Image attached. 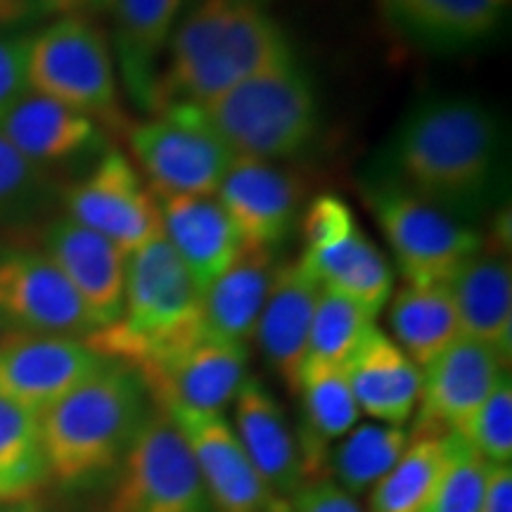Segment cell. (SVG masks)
Returning a JSON list of instances; mask_svg holds the SVG:
<instances>
[{
	"mask_svg": "<svg viewBox=\"0 0 512 512\" xmlns=\"http://www.w3.org/2000/svg\"><path fill=\"white\" fill-rule=\"evenodd\" d=\"M150 110L202 105L266 69L294 60L287 34L264 0H200L169 38Z\"/></svg>",
	"mask_w": 512,
	"mask_h": 512,
	"instance_id": "6da1fadb",
	"label": "cell"
},
{
	"mask_svg": "<svg viewBox=\"0 0 512 512\" xmlns=\"http://www.w3.org/2000/svg\"><path fill=\"white\" fill-rule=\"evenodd\" d=\"M147 413V389L138 370L107 358L36 415L48 475L60 484H83L110 472L124 460Z\"/></svg>",
	"mask_w": 512,
	"mask_h": 512,
	"instance_id": "7a4b0ae2",
	"label": "cell"
},
{
	"mask_svg": "<svg viewBox=\"0 0 512 512\" xmlns=\"http://www.w3.org/2000/svg\"><path fill=\"white\" fill-rule=\"evenodd\" d=\"M498 162V124L472 100H439L411 114L396 140L403 188L437 207L472 204Z\"/></svg>",
	"mask_w": 512,
	"mask_h": 512,
	"instance_id": "3957f363",
	"label": "cell"
},
{
	"mask_svg": "<svg viewBox=\"0 0 512 512\" xmlns=\"http://www.w3.org/2000/svg\"><path fill=\"white\" fill-rule=\"evenodd\" d=\"M202 292L162 233L126 254L124 313L86 337L110 361L136 368L202 330Z\"/></svg>",
	"mask_w": 512,
	"mask_h": 512,
	"instance_id": "277c9868",
	"label": "cell"
},
{
	"mask_svg": "<svg viewBox=\"0 0 512 512\" xmlns=\"http://www.w3.org/2000/svg\"><path fill=\"white\" fill-rule=\"evenodd\" d=\"M200 107L235 157L264 162L294 157L318 128L316 95L297 60L249 76Z\"/></svg>",
	"mask_w": 512,
	"mask_h": 512,
	"instance_id": "5b68a950",
	"label": "cell"
},
{
	"mask_svg": "<svg viewBox=\"0 0 512 512\" xmlns=\"http://www.w3.org/2000/svg\"><path fill=\"white\" fill-rule=\"evenodd\" d=\"M27 86L93 121H121L110 43L88 17H60L29 38Z\"/></svg>",
	"mask_w": 512,
	"mask_h": 512,
	"instance_id": "8992f818",
	"label": "cell"
},
{
	"mask_svg": "<svg viewBox=\"0 0 512 512\" xmlns=\"http://www.w3.org/2000/svg\"><path fill=\"white\" fill-rule=\"evenodd\" d=\"M131 152L157 197L216 195L235 155L195 102H174L131 131Z\"/></svg>",
	"mask_w": 512,
	"mask_h": 512,
	"instance_id": "52a82bcc",
	"label": "cell"
},
{
	"mask_svg": "<svg viewBox=\"0 0 512 512\" xmlns=\"http://www.w3.org/2000/svg\"><path fill=\"white\" fill-rule=\"evenodd\" d=\"M107 512H214L188 441L152 408L124 456Z\"/></svg>",
	"mask_w": 512,
	"mask_h": 512,
	"instance_id": "ba28073f",
	"label": "cell"
},
{
	"mask_svg": "<svg viewBox=\"0 0 512 512\" xmlns=\"http://www.w3.org/2000/svg\"><path fill=\"white\" fill-rule=\"evenodd\" d=\"M368 204L408 285H446L482 247L475 230L403 185H382L370 192Z\"/></svg>",
	"mask_w": 512,
	"mask_h": 512,
	"instance_id": "9c48e42d",
	"label": "cell"
},
{
	"mask_svg": "<svg viewBox=\"0 0 512 512\" xmlns=\"http://www.w3.org/2000/svg\"><path fill=\"white\" fill-rule=\"evenodd\" d=\"M147 396L162 411L221 415L247 380V347L204 328L136 366Z\"/></svg>",
	"mask_w": 512,
	"mask_h": 512,
	"instance_id": "30bf717a",
	"label": "cell"
},
{
	"mask_svg": "<svg viewBox=\"0 0 512 512\" xmlns=\"http://www.w3.org/2000/svg\"><path fill=\"white\" fill-rule=\"evenodd\" d=\"M0 320L34 335L86 339L98 330L67 275L38 249H0Z\"/></svg>",
	"mask_w": 512,
	"mask_h": 512,
	"instance_id": "8fae6325",
	"label": "cell"
},
{
	"mask_svg": "<svg viewBox=\"0 0 512 512\" xmlns=\"http://www.w3.org/2000/svg\"><path fill=\"white\" fill-rule=\"evenodd\" d=\"M69 219L133 252L162 233L159 202L121 152H107L100 164L64 192Z\"/></svg>",
	"mask_w": 512,
	"mask_h": 512,
	"instance_id": "7c38bea8",
	"label": "cell"
},
{
	"mask_svg": "<svg viewBox=\"0 0 512 512\" xmlns=\"http://www.w3.org/2000/svg\"><path fill=\"white\" fill-rule=\"evenodd\" d=\"M505 366L508 361L489 344L460 335L432 363L420 368L415 437H444L463 430L505 375Z\"/></svg>",
	"mask_w": 512,
	"mask_h": 512,
	"instance_id": "4fadbf2b",
	"label": "cell"
},
{
	"mask_svg": "<svg viewBox=\"0 0 512 512\" xmlns=\"http://www.w3.org/2000/svg\"><path fill=\"white\" fill-rule=\"evenodd\" d=\"M105 361L86 339L12 332L0 337V396L38 415Z\"/></svg>",
	"mask_w": 512,
	"mask_h": 512,
	"instance_id": "5bb4252c",
	"label": "cell"
},
{
	"mask_svg": "<svg viewBox=\"0 0 512 512\" xmlns=\"http://www.w3.org/2000/svg\"><path fill=\"white\" fill-rule=\"evenodd\" d=\"M188 441L214 512H292L275 498L249 463L238 434L223 415L166 411Z\"/></svg>",
	"mask_w": 512,
	"mask_h": 512,
	"instance_id": "9a60e30c",
	"label": "cell"
},
{
	"mask_svg": "<svg viewBox=\"0 0 512 512\" xmlns=\"http://www.w3.org/2000/svg\"><path fill=\"white\" fill-rule=\"evenodd\" d=\"M216 200L245 245L271 249L290 235L304 200V183L273 162L235 157Z\"/></svg>",
	"mask_w": 512,
	"mask_h": 512,
	"instance_id": "2e32d148",
	"label": "cell"
},
{
	"mask_svg": "<svg viewBox=\"0 0 512 512\" xmlns=\"http://www.w3.org/2000/svg\"><path fill=\"white\" fill-rule=\"evenodd\" d=\"M43 245L81 297L95 328L117 323L124 313L126 252L69 216L50 223Z\"/></svg>",
	"mask_w": 512,
	"mask_h": 512,
	"instance_id": "e0dca14e",
	"label": "cell"
},
{
	"mask_svg": "<svg viewBox=\"0 0 512 512\" xmlns=\"http://www.w3.org/2000/svg\"><path fill=\"white\" fill-rule=\"evenodd\" d=\"M358 411L382 425L403 427L420 399V368L373 323L342 366Z\"/></svg>",
	"mask_w": 512,
	"mask_h": 512,
	"instance_id": "ac0fdd59",
	"label": "cell"
},
{
	"mask_svg": "<svg viewBox=\"0 0 512 512\" xmlns=\"http://www.w3.org/2000/svg\"><path fill=\"white\" fill-rule=\"evenodd\" d=\"M235 422V434L256 475L275 498L292 503V498L306 486L299 446L280 403L254 377H247L235 396Z\"/></svg>",
	"mask_w": 512,
	"mask_h": 512,
	"instance_id": "d6986e66",
	"label": "cell"
},
{
	"mask_svg": "<svg viewBox=\"0 0 512 512\" xmlns=\"http://www.w3.org/2000/svg\"><path fill=\"white\" fill-rule=\"evenodd\" d=\"M157 202L162 235L204 292L233 264L245 242L216 195L157 197Z\"/></svg>",
	"mask_w": 512,
	"mask_h": 512,
	"instance_id": "ffe728a7",
	"label": "cell"
},
{
	"mask_svg": "<svg viewBox=\"0 0 512 512\" xmlns=\"http://www.w3.org/2000/svg\"><path fill=\"white\" fill-rule=\"evenodd\" d=\"M320 285L302 261L278 268L254 335L259 349L287 387L297 392L299 373L306 358V342Z\"/></svg>",
	"mask_w": 512,
	"mask_h": 512,
	"instance_id": "44dd1931",
	"label": "cell"
},
{
	"mask_svg": "<svg viewBox=\"0 0 512 512\" xmlns=\"http://www.w3.org/2000/svg\"><path fill=\"white\" fill-rule=\"evenodd\" d=\"M460 332L489 344L505 361L512 349V271L498 249L479 247L446 283Z\"/></svg>",
	"mask_w": 512,
	"mask_h": 512,
	"instance_id": "7402d4cb",
	"label": "cell"
},
{
	"mask_svg": "<svg viewBox=\"0 0 512 512\" xmlns=\"http://www.w3.org/2000/svg\"><path fill=\"white\" fill-rule=\"evenodd\" d=\"M278 268L268 247L245 245L235 261L202 292V328L233 344L254 337Z\"/></svg>",
	"mask_w": 512,
	"mask_h": 512,
	"instance_id": "603a6c76",
	"label": "cell"
},
{
	"mask_svg": "<svg viewBox=\"0 0 512 512\" xmlns=\"http://www.w3.org/2000/svg\"><path fill=\"white\" fill-rule=\"evenodd\" d=\"M0 136L41 169L86 155L102 140L98 124L86 114L31 91L0 121Z\"/></svg>",
	"mask_w": 512,
	"mask_h": 512,
	"instance_id": "cb8c5ba5",
	"label": "cell"
},
{
	"mask_svg": "<svg viewBox=\"0 0 512 512\" xmlns=\"http://www.w3.org/2000/svg\"><path fill=\"white\" fill-rule=\"evenodd\" d=\"M121 74L131 98L152 105L157 62L174 34L181 0H110Z\"/></svg>",
	"mask_w": 512,
	"mask_h": 512,
	"instance_id": "d4e9b609",
	"label": "cell"
},
{
	"mask_svg": "<svg viewBox=\"0 0 512 512\" xmlns=\"http://www.w3.org/2000/svg\"><path fill=\"white\" fill-rule=\"evenodd\" d=\"M297 392L302 394L304 408L302 437L297 446L304 479L309 482L328 463L330 446L354 430L361 411L339 366L306 363L299 373Z\"/></svg>",
	"mask_w": 512,
	"mask_h": 512,
	"instance_id": "484cf974",
	"label": "cell"
},
{
	"mask_svg": "<svg viewBox=\"0 0 512 512\" xmlns=\"http://www.w3.org/2000/svg\"><path fill=\"white\" fill-rule=\"evenodd\" d=\"M302 264L318 280L323 290L337 292L377 316L392 297V268L375 242L361 228H354L335 245L304 252Z\"/></svg>",
	"mask_w": 512,
	"mask_h": 512,
	"instance_id": "4316f807",
	"label": "cell"
},
{
	"mask_svg": "<svg viewBox=\"0 0 512 512\" xmlns=\"http://www.w3.org/2000/svg\"><path fill=\"white\" fill-rule=\"evenodd\" d=\"M384 17L434 46H470L496 31L510 0H377Z\"/></svg>",
	"mask_w": 512,
	"mask_h": 512,
	"instance_id": "83f0119b",
	"label": "cell"
},
{
	"mask_svg": "<svg viewBox=\"0 0 512 512\" xmlns=\"http://www.w3.org/2000/svg\"><path fill=\"white\" fill-rule=\"evenodd\" d=\"M389 325L394 342L418 368L463 335L446 285H403L392 297Z\"/></svg>",
	"mask_w": 512,
	"mask_h": 512,
	"instance_id": "f1b7e54d",
	"label": "cell"
},
{
	"mask_svg": "<svg viewBox=\"0 0 512 512\" xmlns=\"http://www.w3.org/2000/svg\"><path fill=\"white\" fill-rule=\"evenodd\" d=\"M48 479L38 418L0 396V505L27 501Z\"/></svg>",
	"mask_w": 512,
	"mask_h": 512,
	"instance_id": "f546056e",
	"label": "cell"
},
{
	"mask_svg": "<svg viewBox=\"0 0 512 512\" xmlns=\"http://www.w3.org/2000/svg\"><path fill=\"white\" fill-rule=\"evenodd\" d=\"M411 434L394 425H361L344 437L332 453L337 486L349 496H358L375 486L399 463Z\"/></svg>",
	"mask_w": 512,
	"mask_h": 512,
	"instance_id": "4dcf8cb0",
	"label": "cell"
},
{
	"mask_svg": "<svg viewBox=\"0 0 512 512\" xmlns=\"http://www.w3.org/2000/svg\"><path fill=\"white\" fill-rule=\"evenodd\" d=\"M444 460V437H415L392 470L373 486L370 512H420Z\"/></svg>",
	"mask_w": 512,
	"mask_h": 512,
	"instance_id": "1f68e13d",
	"label": "cell"
},
{
	"mask_svg": "<svg viewBox=\"0 0 512 512\" xmlns=\"http://www.w3.org/2000/svg\"><path fill=\"white\" fill-rule=\"evenodd\" d=\"M375 318L342 294L323 290L313 311L309 342H306L304 366H339L342 368L366 335Z\"/></svg>",
	"mask_w": 512,
	"mask_h": 512,
	"instance_id": "d6a6232c",
	"label": "cell"
},
{
	"mask_svg": "<svg viewBox=\"0 0 512 512\" xmlns=\"http://www.w3.org/2000/svg\"><path fill=\"white\" fill-rule=\"evenodd\" d=\"M489 463L460 434H444V460L420 512H479Z\"/></svg>",
	"mask_w": 512,
	"mask_h": 512,
	"instance_id": "836d02e7",
	"label": "cell"
},
{
	"mask_svg": "<svg viewBox=\"0 0 512 512\" xmlns=\"http://www.w3.org/2000/svg\"><path fill=\"white\" fill-rule=\"evenodd\" d=\"M467 444L489 465H510L512 460V384L505 373L475 415L460 432Z\"/></svg>",
	"mask_w": 512,
	"mask_h": 512,
	"instance_id": "e575fe53",
	"label": "cell"
},
{
	"mask_svg": "<svg viewBox=\"0 0 512 512\" xmlns=\"http://www.w3.org/2000/svg\"><path fill=\"white\" fill-rule=\"evenodd\" d=\"M46 174L0 136V216L29 211L46 192Z\"/></svg>",
	"mask_w": 512,
	"mask_h": 512,
	"instance_id": "d590c367",
	"label": "cell"
},
{
	"mask_svg": "<svg viewBox=\"0 0 512 512\" xmlns=\"http://www.w3.org/2000/svg\"><path fill=\"white\" fill-rule=\"evenodd\" d=\"M304 252L330 247L358 228L349 204L335 195H320L304 214Z\"/></svg>",
	"mask_w": 512,
	"mask_h": 512,
	"instance_id": "8d00e7d4",
	"label": "cell"
},
{
	"mask_svg": "<svg viewBox=\"0 0 512 512\" xmlns=\"http://www.w3.org/2000/svg\"><path fill=\"white\" fill-rule=\"evenodd\" d=\"M29 38L0 36V121L29 91L27 86Z\"/></svg>",
	"mask_w": 512,
	"mask_h": 512,
	"instance_id": "74e56055",
	"label": "cell"
},
{
	"mask_svg": "<svg viewBox=\"0 0 512 512\" xmlns=\"http://www.w3.org/2000/svg\"><path fill=\"white\" fill-rule=\"evenodd\" d=\"M292 512H363L349 496L347 491L339 489L332 482H318L309 484L292 498L290 503Z\"/></svg>",
	"mask_w": 512,
	"mask_h": 512,
	"instance_id": "f35d334b",
	"label": "cell"
},
{
	"mask_svg": "<svg viewBox=\"0 0 512 512\" xmlns=\"http://www.w3.org/2000/svg\"><path fill=\"white\" fill-rule=\"evenodd\" d=\"M479 512H512V470L510 465H489L484 498Z\"/></svg>",
	"mask_w": 512,
	"mask_h": 512,
	"instance_id": "ab89813d",
	"label": "cell"
},
{
	"mask_svg": "<svg viewBox=\"0 0 512 512\" xmlns=\"http://www.w3.org/2000/svg\"><path fill=\"white\" fill-rule=\"evenodd\" d=\"M41 0H0V29H15L43 17Z\"/></svg>",
	"mask_w": 512,
	"mask_h": 512,
	"instance_id": "60d3db41",
	"label": "cell"
},
{
	"mask_svg": "<svg viewBox=\"0 0 512 512\" xmlns=\"http://www.w3.org/2000/svg\"><path fill=\"white\" fill-rule=\"evenodd\" d=\"M46 15L86 17L88 12L110 8V0H41Z\"/></svg>",
	"mask_w": 512,
	"mask_h": 512,
	"instance_id": "b9f144b4",
	"label": "cell"
},
{
	"mask_svg": "<svg viewBox=\"0 0 512 512\" xmlns=\"http://www.w3.org/2000/svg\"><path fill=\"white\" fill-rule=\"evenodd\" d=\"M0 512H43V510L38 508L36 503H31L29 498H27V501H17V503H5V505H0Z\"/></svg>",
	"mask_w": 512,
	"mask_h": 512,
	"instance_id": "7bdbcfd3",
	"label": "cell"
},
{
	"mask_svg": "<svg viewBox=\"0 0 512 512\" xmlns=\"http://www.w3.org/2000/svg\"><path fill=\"white\" fill-rule=\"evenodd\" d=\"M0 337H3V335H0Z\"/></svg>",
	"mask_w": 512,
	"mask_h": 512,
	"instance_id": "ee69618b",
	"label": "cell"
}]
</instances>
